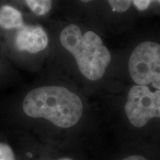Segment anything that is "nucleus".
Returning <instances> with one entry per match:
<instances>
[{
	"label": "nucleus",
	"instance_id": "obj_1",
	"mask_svg": "<svg viewBox=\"0 0 160 160\" xmlns=\"http://www.w3.org/2000/svg\"><path fill=\"white\" fill-rule=\"evenodd\" d=\"M22 109L32 118H43L62 128L74 126L83 113L80 98L62 86H42L25 96Z\"/></svg>",
	"mask_w": 160,
	"mask_h": 160
},
{
	"label": "nucleus",
	"instance_id": "obj_2",
	"mask_svg": "<svg viewBox=\"0 0 160 160\" xmlns=\"http://www.w3.org/2000/svg\"><path fill=\"white\" fill-rule=\"evenodd\" d=\"M60 42L73 56L84 77L97 81L105 74L111 60L109 50L95 32L82 33L74 24L66 26L60 33Z\"/></svg>",
	"mask_w": 160,
	"mask_h": 160
},
{
	"label": "nucleus",
	"instance_id": "obj_3",
	"mask_svg": "<svg viewBox=\"0 0 160 160\" xmlns=\"http://www.w3.org/2000/svg\"><path fill=\"white\" fill-rule=\"evenodd\" d=\"M131 79L137 85L151 84L160 91V45L146 41L132 51L128 62Z\"/></svg>",
	"mask_w": 160,
	"mask_h": 160
},
{
	"label": "nucleus",
	"instance_id": "obj_4",
	"mask_svg": "<svg viewBox=\"0 0 160 160\" xmlns=\"http://www.w3.org/2000/svg\"><path fill=\"white\" fill-rule=\"evenodd\" d=\"M125 109L132 125L143 127L153 118H160V91H151L147 86H133L128 94Z\"/></svg>",
	"mask_w": 160,
	"mask_h": 160
},
{
	"label": "nucleus",
	"instance_id": "obj_5",
	"mask_svg": "<svg viewBox=\"0 0 160 160\" xmlns=\"http://www.w3.org/2000/svg\"><path fill=\"white\" fill-rule=\"evenodd\" d=\"M17 31L14 43L19 51L37 53L48 45V37L41 26L24 24Z\"/></svg>",
	"mask_w": 160,
	"mask_h": 160
},
{
	"label": "nucleus",
	"instance_id": "obj_6",
	"mask_svg": "<svg viewBox=\"0 0 160 160\" xmlns=\"http://www.w3.org/2000/svg\"><path fill=\"white\" fill-rule=\"evenodd\" d=\"M23 16L13 6L0 7V28L4 30H17L24 25Z\"/></svg>",
	"mask_w": 160,
	"mask_h": 160
},
{
	"label": "nucleus",
	"instance_id": "obj_7",
	"mask_svg": "<svg viewBox=\"0 0 160 160\" xmlns=\"http://www.w3.org/2000/svg\"><path fill=\"white\" fill-rule=\"evenodd\" d=\"M29 9L38 16L48 13L52 8L53 0H25Z\"/></svg>",
	"mask_w": 160,
	"mask_h": 160
},
{
	"label": "nucleus",
	"instance_id": "obj_8",
	"mask_svg": "<svg viewBox=\"0 0 160 160\" xmlns=\"http://www.w3.org/2000/svg\"><path fill=\"white\" fill-rule=\"evenodd\" d=\"M79 1L83 3H89L93 2V0H79ZM107 2L111 8L112 11L118 13L126 12L130 8L132 4V0H107Z\"/></svg>",
	"mask_w": 160,
	"mask_h": 160
},
{
	"label": "nucleus",
	"instance_id": "obj_9",
	"mask_svg": "<svg viewBox=\"0 0 160 160\" xmlns=\"http://www.w3.org/2000/svg\"><path fill=\"white\" fill-rule=\"evenodd\" d=\"M0 160H16L13 150L5 143H0Z\"/></svg>",
	"mask_w": 160,
	"mask_h": 160
},
{
	"label": "nucleus",
	"instance_id": "obj_10",
	"mask_svg": "<svg viewBox=\"0 0 160 160\" xmlns=\"http://www.w3.org/2000/svg\"><path fill=\"white\" fill-rule=\"evenodd\" d=\"M153 2H157L160 5V0H132V4L139 11H145L149 8Z\"/></svg>",
	"mask_w": 160,
	"mask_h": 160
},
{
	"label": "nucleus",
	"instance_id": "obj_11",
	"mask_svg": "<svg viewBox=\"0 0 160 160\" xmlns=\"http://www.w3.org/2000/svg\"><path fill=\"white\" fill-rule=\"evenodd\" d=\"M123 160H147L145 157H142V156H139V155H133V156H131V157H128L125 159H124Z\"/></svg>",
	"mask_w": 160,
	"mask_h": 160
},
{
	"label": "nucleus",
	"instance_id": "obj_12",
	"mask_svg": "<svg viewBox=\"0 0 160 160\" xmlns=\"http://www.w3.org/2000/svg\"><path fill=\"white\" fill-rule=\"evenodd\" d=\"M59 160H72V159H69V158H64V159H59Z\"/></svg>",
	"mask_w": 160,
	"mask_h": 160
}]
</instances>
